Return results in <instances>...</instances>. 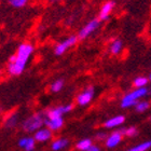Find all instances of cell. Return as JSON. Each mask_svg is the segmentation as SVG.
Wrapping results in <instances>:
<instances>
[{
  "label": "cell",
  "mask_w": 151,
  "mask_h": 151,
  "mask_svg": "<svg viewBox=\"0 0 151 151\" xmlns=\"http://www.w3.org/2000/svg\"><path fill=\"white\" fill-rule=\"evenodd\" d=\"M19 146L25 151H34L36 140L34 139V137H23L19 140Z\"/></svg>",
  "instance_id": "11"
},
{
  "label": "cell",
  "mask_w": 151,
  "mask_h": 151,
  "mask_svg": "<svg viewBox=\"0 0 151 151\" xmlns=\"http://www.w3.org/2000/svg\"><path fill=\"white\" fill-rule=\"evenodd\" d=\"M32 52H34V47L30 43L19 44L16 54L10 57V63L9 66H8V70H9L10 75H21L25 69L26 64L28 62L29 57L32 56Z\"/></svg>",
  "instance_id": "1"
},
{
  "label": "cell",
  "mask_w": 151,
  "mask_h": 151,
  "mask_svg": "<svg viewBox=\"0 0 151 151\" xmlns=\"http://www.w3.org/2000/svg\"><path fill=\"white\" fill-rule=\"evenodd\" d=\"M98 26H99V19H95L90 21V22H88L83 28H81V30L79 32L78 38L79 39H85V38H88V36L92 35V34L98 28Z\"/></svg>",
  "instance_id": "6"
},
{
  "label": "cell",
  "mask_w": 151,
  "mask_h": 151,
  "mask_svg": "<svg viewBox=\"0 0 151 151\" xmlns=\"http://www.w3.org/2000/svg\"><path fill=\"white\" fill-rule=\"evenodd\" d=\"M96 138L97 139H106L107 138V136H106V134H104V133H98L97 135H96Z\"/></svg>",
  "instance_id": "25"
},
{
  "label": "cell",
  "mask_w": 151,
  "mask_h": 151,
  "mask_svg": "<svg viewBox=\"0 0 151 151\" xmlns=\"http://www.w3.org/2000/svg\"><path fill=\"white\" fill-rule=\"evenodd\" d=\"M122 47H123V43L122 41L119 40V39H116L110 44V52L114 55H118V54L121 53V51H122Z\"/></svg>",
  "instance_id": "18"
},
{
  "label": "cell",
  "mask_w": 151,
  "mask_h": 151,
  "mask_svg": "<svg viewBox=\"0 0 151 151\" xmlns=\"http://www.w3.org/2000/svg\"><path fill=\"white\" fill-rule=\"evenodd\" d=\"M44 124L47 125V127L50 129L51 132L53 131H58L63 127L64 125V119L63 116H60V118H53V119H47L44 120Z\"/></svg>",
  "instance_id": "10"
},
{
  "label": "cell",
  "mask_w": 151,
  "mask_h": 151,
  "mask_svg": "<svg viewBox=\"0 0 151 151\" xmlns=\"http://www.w3.org/2000/svg\"><path fill=\"white\" fill-rule=\"evenodd\" d=\"M148 84V79L146 77H137L134 80V85L136 86V88H146V85Z\"/></svg>",
  "instance_id": "22"
},
{
  "label": "cell",
  "mask_w": 151,
  "mask_h": 151,
  "mask_svg": "<svg viewBox=\"0 0 151 151\" xmlns=\"http://www.w3.org/2000/svg\"><path fill=\"white\" fill-rule=\"evenodd\" d=\"M121 134L123 136H127V137H134V136L137 135V129H136L135 126H129L127 129H123L120 131Z\"/></svg>",
  "instance_id": "20"
},
{
  "label": "cell",
  "mask_w": 151,
  "mask_h": 151,
  "mask_svg": "<svg viewBox=\"0 0 151 151\" xmlns=\"http://www.w3.org/2000/svg\"><path fill=\"white\" fill-rule=\"evenodd\" d=\"M73 105H63V106H58V107L49 109L45 113V118L47 119H53V118H60L63 116L65 113H68L73 110Z\"/></svg>",
  "instance_id": "4"
},
{
  "label": "cell",
  "mask_w": 151,
  "mask_h": 151,
  "mask_svg": "<svg viewBox=\"0 0 151 151\" xmlns=\"http://www.w3.org/2000/svg\"><path fill=\"white\" fill-rule=\"evenodd\" d=\"M78 41V37L76 36H71V37H68L67 39H65L64 41H62L60 43H58L54 49V53L55 55L60 56V55H63L65 52H66L69 47H71L73 45H75L76 42Z\"/></svg>",
  "instance_id": "5"
},
{
  "label": "cell",
  "mask_w": 151,
  "mask_h": 151,
  "mask_svg": "<svg viewBox=\"0 0 151 151\" xmlns=\"http://www.w3.org/2000/svg\"><path fill=\"white\" fill-rule=\"evenodd\" d=\"M93 145V142H92V139L90 138H83L81 140H79L77 142V145H76V148L78 149L80 151H86L91 146Z\"/></svg>",
  "instance_id": "15"
},
{
  "label": "cell",
  "mask_w": 151,
  "mask_h": 151,
  "mask_svg": "<svg viewBox=\"0 0 151 151\" xmlns=\"http://www.w3.org/2000/svg\"><path fill=\"white\" fill-rule=\"evenodd\" d=\"M17 114L16 113H11L8 116V118L4 121V126L8 127V129H11V127H14V126L17 124Z\"/></svg>",
  "instance_id": "17"
},
{
  "label": "cell",
  "mask_w": 151,
  "mask_h": 151,
  "mask_svg": "<svg viewBox=\"0 0 151 151\" xmlns=\"http://www.w3.org/2000/svg\"><path fill=\"white\" fill-rule=\"evenodd\" d=\"M113 6H114V2L113 1H108V2L105 3L104 6H101V12H99V19H101V21L108 19L110 13L112 12Z\"/></svg>",
  "instance_id": "13"
},
{
  "label": "cell",
  "mask_w": 151,
  "mask_h": 151,
  "mask_svg": "<svg viewBox=\"0 0 151 151\" xmlns=\"http://www.w3.org/2000/svg\"><path fill=\"white\" fill-rule=\"evenodd\" d=\"M124 121H125V116H116L110 118V119H108L104 123V126L106 129H113V127L122 125L123 123H124Z\"/></svg>",
  "instance_id": "12"
},
{
  "label": "cell",
  "mask_w": 151,
  "mask_h": 151,
  "mask_svg": "<svg viewBox=\"0 0 151 151\" xmlns=\"http://www.w3.org/2000/svg\"><path fill=\"white\" fill-rule=\"evenodd\" d=\"M147 94H148V88H135L134 91L129 92L126 95H124V97L121 101V107L122 108L133 107V106H135L137 104L138 99H140L142 97H145Z\"/></svg>",
  "instance_id": "2"
},
{
  "label": "cell",
  "mask_w": 151,
  "mask_h": 151,
  "mask_svg": "<svg viewBox=\"0 0 151 151\" xmlns=\"http://www.w3.org/2000/svg\"><path fill=\"white\" fill-rule=\"evenodd\" d=\"M150 80H151V75H150Z\"/></svg>",
  "instance_id": "26"
},
{
  "label": "cell",
  "mask_w": 151,
  "mask_h": 151,
  "mask_svg": "<svg viewBox=\"0 0 151 151\" xmlns=\"http://www.w3.org/2000/svg\"><path fill=\"white\" fill-rule=\"evenodd\" d=\"M150 107L149 101H137V104L135 105V109L138 112H144V111L148 110V108Z\"/></svg>",
  "instance_id": "21"
},
{
  "label": "cell",
  "mask_w": 151,
  "mask_h": 151,
  "mask_svg": "<svg viewBox=\"0 0 151 151\" xmlns=\"http://www.w3.org/2000/svg\"><path fill=\"white\" fill-rule=\"evenodd\" d=\"M151 148V139L150 140H147V142H144L139 145H136L132 148L127 149L126 151H148Z\"/></svg>",
  "instance_id": "16"
},
{
  "label": "cell",
  "mask_w": 151,
  "mask_h": 151,
  "mask_svg": "<svg viewBox=\"0 0 151 151\" xmlns=\"http://www.w3.org/2000/svg\"><path fill=\"white\" fill-rule=\"evenodd\" d=\"M94 97V88L88 86L84 90V91L80 93L77 97V103L80 106H86L91 103V101Z\"/></svg>",
  "instance_id": "7"
},
{
  "label": "cell",
  "mask_w": 151,
  "mask_h": 151,
  "mask_svg": "<svg viewBox=\"0 0 151 151\" xmlns=\"http://www.w3.org/2000/svg\"><path fill=\"white\" fill-rule=\"evenodd\" d=\"M69 145V140L66 138H58L55 139L52 144H51V148L53 151H60L65 149L67 146Z\"/></svg>",
  "instance_id": "14"
},
{
  "label": "cell",
  "mask_w": 151,
  "mask_h": 151,
  "mask_svg": "<svg viewBox=\"0 0 151 151\" xmlns=\"http://www.w3.org/2000/svg\"><path fill=\"white\" fill-rule=\"evenodd\" d=\"M28 0H9V3L14 8H22L27 3Z\"/></svg>",
  "instance_id": "23"
},
{
  "label": "cell",
  "mask_w": 151,
  "mask_h": 151,
  "mask_svg": "<svg viewBox=\"0 0 151 151\" xmlns=\"http://www.w3.org/2000/svg\"><path fill=\"white\" fill-rule=\"evenodd\" d=\"M44 120H45V114L41 112L34 113L32 116H30L29 118L23 122L22 127L25 132H36L37 129H41L44 124Z\"/></svg>",
  "instance_id": "3"
},
{
  "label": "cell",
  "mask_w": 151,
  "mask_h": 151,
  "mask_svg": "<svg viewBox=\"0 0 151 151\" xmlns=\"http://www.w3.org/2000/svg\"><path fill=\"white\" fill-rule=\"evenodd\" d=\"M86 151H101V148H99L98 146H96V145H92Z\"/></svg>",
  "instance_id": "24"
},
{
  "label": "cell",
  "mask_w": 151,
  "mask_h": 151,
  "mask_svg": "<svg viewBox=\"0 0 151 151\" xmlns=\"http://www.w3.org/2000/svg\"><path fill=\"white\" fill-rule=\"evenodd\" d=\"M122 138H123V135L121 134L120 131L111 133L110 135L107 136V138H106V147L109 149L116 148V146L122 142Z\"/></svg>",
  "instance_id": "9"
},
{
  "label": "cell",
  "mask_w": 151,
  "mask_h": 151,
  "mask_svg": "<svg viewBox=\"0 0 151 151\" xmlns=\"http://www.w3.org/2000/svg\"><path fill=\"white\" fill-rule=\"evenodd\" d=\"M64 88V80L63 79H57L51 84V92L53 93H57V92L62 91V88Z\"/></svg>",
  "instance_id": "19"
},
{
  "label": "cell",
  "mask_w": 151,
  "mask_h": 151,
  "mask_svg": "<svg viewBox=\"0 0 151 151\" xmlns=\"http://www.w3.org/2000/svg\"><path fill=\"white\" fill-rule=\"evenodd\" d=\"M52 138V132L47 127H41L37 129L34 135V139L38 142H47Z\"/></svg>",
  "instance_id": "8"
}]
</instances>
